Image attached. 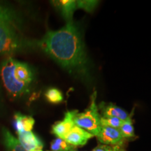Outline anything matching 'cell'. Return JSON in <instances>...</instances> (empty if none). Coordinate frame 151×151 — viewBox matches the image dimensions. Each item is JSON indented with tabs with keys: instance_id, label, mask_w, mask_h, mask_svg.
<instances>
[{
	"instance_id": "6da1fadb",
	"label": "cell",
	"mask_w": 151,
	"mask_h": 151,
	"mask_svg": "<svg viewBox=\"0 0 151 151\" xmlns=\"http://www.w3.org/2000/svg\"><path fill=\"white\" fill-rule=\"evenodd\" d=\"M46 53L64 69L74 74L88 76V59L78 27L71 22L56 31H49L39 41Z\"/></svg>"
},
{
	"instance_id": "7a4b0ae2",
	"label": "cell",
	"mask_w": 151,
	"mask_h": 151,
	"mask_svg": "<svg viewBox=\"0 0 151 151\" xmlns=\"http://www.w3.org/2000/svg\"><path fill=\"white\" fill-rule=\"evenodd\" d=\"M0 74L4 86L13 97H20L27 92L34 76L29 65L12 58L2 62Z\"/></svg>"
},
{
	"instance_id": "3957f363",
	"label": "cell",
	"mask_w": 151,
	"mask_h": 151,
	"mask_svg": "<svg viewBox=\"0 0 151 151\" xmlns=\"http://www.w3.org/2000/svg\"><path fill=\"white\" fill-rule=\"evenodd\" d=\"M27 46V41L16 32L13 24L0 20V55L14 54Z\"/></svg>"
},
{
	"instance_id": "277c9868",
	"label": "cell",
	"mask_w": 151,
	"mask_h": 151,
	"mask_svg": "<svg viewBox=\"0 0 151 151\" xmlns=\"http://www.w3.org/2000/svg\"><path fill=\"white\" fill-rule=\"evenodd\" d=\"M97 92L94 91L91 95V101L88 109L84 112H77L74 116V124L77 127L82 128L94 137H97L101 129V115L96 103Z\"/></svg>"
},
{
	"instance_id": "5b68a950",
	"label": "cell",
	"mask_w": 151,
	"mask_h": 151,
	"mask_svg": "<svg viewBox=\"0 0 151 151\" xmlns=\"http://www.w3.org/2000/svg\"><path fill=\"white\" fill-rule=\"evenodd\" d=\"M97 138L101 144L109 146H124L126 140L120 129L110 127H101Z\"/></svg>"
},
{
	"instance_id": "8992f818",
	"label": "cell",
	"mask_w": 151,
	"mask_h": 151,
	"mask_svg": "<svg viewBox=\"0 0 151 151\" xmlns=\"http://www.w3.org/2000/svg\"><path fill=\"white\" fill-rule=\"evenodd\" d=\"M77 112V110L67 111L63 120L56 122L52 127V134L58 138L65 139L66 136L75 126L74 116Z\"/></svg>"
},
{
	"instance_id": "52a82bcc",
	"label": "cell",
	"mask_w": 151,
	"mask_h": 151,
	"mask_svg": "<svg viewBox=\"0 0 151 151\" xmlns=\"http://www.w3.org/2000/svg\"><path fill=\"white\" fill-rule=\"evenodd\" d=\"M94 136L82 128L74 126L66 136L65 140L74 147L85 146Z\"/></svg>"
},
{
	"instance_id": "ba28073f",
	"label": "cell",
	"mask_w": 151,
	"mask_h": 151,
	"mask_svg": "<svg viewBox=\"0 0 151 151\" xmlns=\"http://www.w3.org/2000/svg\"><path fill=\"white\" fill-rule=\"evenodd\" d=\"M18 140L27 151L42 150L43 143L32 132H24L18 134Z\"/></svg>"
},
{
	"instance_id": "9c48e42d",
	"label": "cell",
	"mask_w": 151,
	"mask_h": 151,
	"mask_svg": "<svg viewBox=\"0 0 151 151\" xmlns=\"http://www.w3.org/2000/svg\"><path fill=\"white\" fill-rule=\"evenodd\" d=\"M98 109L101 112V116L103 118H116L120 120H126L129 115L126 111L113 103L101 102Z\"/></svg>"
},
{
	"instance_id": "30bf717a",
	"label": "cell",
	"mask_w": 151,
	"mask_h": 151,
	"mask_svg": "<svg viewBox=\"0 0 151 151\" xmlns=\"http://www.w3.org/2000/svg\"><path fill=\"white\" fill-rule=\"evenodd\" d=\"M53 4L60 11L67 23L73 22V14L77 9L76 1L75 0H60L53 1Z\"/></svg>"
},
{
	"instance_id": "8fae6325",
	"label": "cell",
	"mask_w": 151,
	"mask_h": 151,
	"mask_svg": "<svg viewBox=\"0 0 151 151\" xmlns=\"http://www.w3.org/2000/svg\"><path fill=\"white\" fill-rule=\"evenodd\" d=\"M35 120L32 117L24 116L20 113H16L14 116V127L17 133L30 132L33 129Z\"/></svg>"
},
{
	"instance_id": "7c38bea8",
	"label": "cell",
	"mask_w": 151,
	"mask_h": 151,
	"mask_svg": "<svg viewBox=\"0 0 151 151\" xmlns=\"http://www.w3.org/2000/svg\"><path fill=\"white\" fill-rule=\"evenodd\" d=\"M4 143L9 151H27L24 149L18 139L15 138L6 128L2 129Z\"/></svg>"
},
{
	"instance_id": "4fadbf2b",
	"label": "cell",
	"mask_w": 151,
	"mask_h": 151,
	"mask_svg": "<svg viewBox=\"0 0 151 151\" xmlns=\"http://www.w3.org/2000/svg\"><path fill=\"white\" fill-rule=\"evenodd\" d=\"M134 110L132 111L131 114H129L126 120L122 121L121 126L119 128L120 132L125 139L134 138V128L133 126V120H132V115H133Z\"/></svg>"
},
{
	"instance_id": "5bb4252c",
	"label": "cell",
	"mask_w": 151,
	"mask_h": 151,
	"mask_svg": "<svg viewBox=\"0 0 151 151\" xmlns=\"http://www.w3.org/2000/svg\"><path fill=\"white\" fill-rule=\"evenodd\" d=\"M0 20L7 22L15 26L18 23V18L12 9L0 4Z\"/></svg>"
},
{
	"instance_id": "9a60e30c",
	"label": "cell",
	"mask_w": 151,
	"mask_h": 151,
	"mask_svg": "<svg viewBox=\"0 0 151 151\" xmlns=\"http://www.w3.org/2000/svg\"><path fill=\"white\" fill-rule=\"evenodd\" d=\"M76 147L71 146L60 138H56L50 143L51 151H76Z\"/></svg>"
},
{
	"instance_id": "2e32d148",
	"label": "cell",
	"mask_w": 151,
	"mask_h": 151,
	"mask_svg": "<svg viewBox=\"0 0 151 151\" xmlns=\"http://www.w3.org/2000/svg\"><path fill=\"white\" fill-rule=\"evenodd\" d=\"M45 96L49 102L52 104L60 103L64 99L62 92L55 88H50L47 90L45 93Z\"/></svg>"
},
{
	"instance_id": "e0dca14e",
	"label": "cell",
	"mask_w": 151,
	"mask_h": 151,
	"mask_svg": "<svg viewBox=\"0 0 151 151\" xmlns=\"http://www.w3.org/2000/svg\"><path fill=\"white\" fill-rule=\"evenodd\" d=\"M99 1L95 0H80L76 1L77 9H83L87 12L92 13L96 9Z\"/></svg>"
},
{
	"instance_id": "ac0fdd59",
	"label": "cell",
	"mask_w": 151,
	"mask_h": 151,
	"mask_svg": "<svg viewBox=\"0 0 151 151\" xmlns=\"http://www.w3.org/2000/svg\"><path fill=\"white\" fill-rule=\"evenodd\" d=\"M100 122L101 127H110L119 129L121 126L122 120L116 118H103L101 116Z\"/></svg>"
},
{
	"instance_id": "d6986e66",
	"label": "cell",
	"mask_w": 151,
	"mask_h": 151,
	"mask_svg": "<svg viewBox=\"0 0 151 151\" xmlns=\"http://www.w3.org/2000/svg\"><path fill=\"white\" fill-rule=\"evenodd\" d=\"M92 151H125L124 146L99 144Z\"/></svg>"
},
{
	"instance_id": "ffe728a7",
	"label": "cell",
	"mask_w": 151,
	"mask_h": 151,
	"mask_svg": "<svg viewBox=\"0 0 151 151\" xmlns=\"http://www.w3.org/2000/svg\"><path fill=\"white\" fill-rule=\"evenodd\" d=\"M34 151H42V150H34Z\"/></svg>"
},
{
	"instance_id": "44dd1931",
	"label": "cell",
	"mask_w": 151,
	"mask_h": 151,
	"mask_svg": "<svg viewBox=\"0 0 151 151\" xmlns=\"http://www.w3.org/2000/svg\"><path fill=\"white\" fill-rule=\"evenodd\" d=\"M76 151H77V150H76Z\"/></svg>"
}]
</instances>
